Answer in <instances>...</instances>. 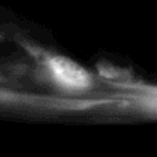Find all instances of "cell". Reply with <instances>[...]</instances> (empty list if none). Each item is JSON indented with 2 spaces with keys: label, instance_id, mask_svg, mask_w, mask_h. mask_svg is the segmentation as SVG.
<instances>
[{
  "label": "cell",
  "instance_id": "cell-1",
  "mask_svg": "<svg viewBox=\"0 0 157 157\" xmlns=\"http://www.w3.org/2000/svg\"><path fill=\"white\" fill-rule=\"evenodd\" d=\"M25 47L35 61L37 76L55 91L69 95H83L97 87L94 76L71 58L32 44H25Z\"/></svg>",
  "mask_w": 157,
  "mask_h": 157
}]
</instances>
